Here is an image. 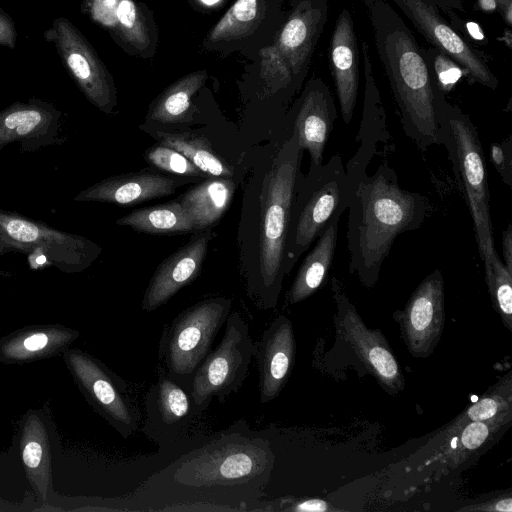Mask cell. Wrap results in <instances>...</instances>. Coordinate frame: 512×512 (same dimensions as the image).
<instances>
[{"mask_svg":"<svg viewBox=\"0 0 512 512\" xmlns=\"http://www.w3.org/2000/svg\"><path fill=\"white\" fill-rule=\"evenodd\" d=\"M376 51L400 113L402 129L419 150L442 145L440 99L422 48L387 0H363Z\"/></svg>","mask_w":512,"mask_h":512,"instance_id":"1","label":"cell"},{"mask_svg":"<svg viewBox=\"0 0 512 512\" xmlns=\"http://www.w3.org/2000/svg\"><path fill=\"white\" fill-rule=\"evenodd\" d=\"M347 209L349 272L371 288L397 236L417 230L432 205L425 195L403 189L395 171L382 163L363 178Z\"/></svg>","mask_w":512,"mask_h":512,"instance_id":"2","label":"cell"},{"mask_svg":"<svg viewBox=\"0 0 512 512\" xmlns=\"http://www.w3.org/2000/svg\"><path fill=\"white\" fill-rule=\"evenodd\" d=\"M303 150L297 134H292L280 147L268 174L260 243L259 305L275 306L284 270L285 246L291 208L298 179Z\"/></svg>","mask_w":512,"mask_h":512,"instance_id":"3","label":"cell"},{"mask_svg":"<svg viewBox=\"0 0 512 512\" xmlns=\"http://www.w3.org/2000/svg\"><path fill=\"white\" fill-rule=\"evenodd\" d=\"M442 145L448 158L459 189L468 206L479 255L485 270L497 253L490 214V192L486 172L484 151L478 130L468 115L449 103L441 101Z\"/></svg>","mask_w":512,"mask_h":512,"instance_id":"4","label":"cell"},{"mask_svg":"<svg viewBox=\"0 0 512 512\" xmlns=\"http://www.w3.org/2000/svg\"><path fill=\"white\" fill-rule=\"evenodd\" d=\"M344 180L345 169L338 153L326 164L310 166L309 173L298 179L285 246V272L308 250L332 216L344 213Z\"/></svg>","mask_w":512,"mask_h":512,"instance_id":"5","label":"cell"},{"mask_svg":"<svg viewBox=\"0 0 512 512\" xmlns=\"http://www.w3.org/2000/svg\"><path fill=\"white\" fill-rule=\"evenodd\" d=\"M230 309L231 300L209 298L187 308L172 321L160 343V354L169 376L181 384L190 383L211 351Z\"/></svg>","mask_w":512,"mask_h":512,"instance_id":"6","label":"cell"},{"mask_svg":"<svg viewBox=\"0 0 512 512\" xmlns=\"http://www.w3.org/2000/svg\"><path fill=\"white\" fill-rule=\"evenodd\" d=\"M220 343L196 369L189 383L195 405L205 409L213 397L223 402L244 382L253 358L254 342L246 321L238 312L229 313Z\"/></svg>","mask_w":512,"mask_h":512,"instance_id":"7","label":"cell"},{"mask_svg":"<svg viewBox=\"0 0 512 512\" xmlns=\"http://www.w3.org/2000/svg\"><path fill=\"white\" fill-rule=\"evenodd\" d=\"M6 251L27 253L29 261L44 255L49 264L71 273L90 266L101 248L82 236L0 209V254Z\"/></svg>","mask_w":512,"mask_h":512,"instance_id":"8","label":"cell"},{"mask_svg":"<svg viewBox=\"0 0 512 512\" xmlns=\"http://www.w3.org/2000/svg\"><path fill=\"white\" fill-rule=\"evenodd\" d=\"M272 462L273 455L260 441L236 438L199 451L175 478L190 486H237L267 475Z\"/></svg>","mask_w":512,"mask_h":512,"instance_id":"9","label":"cell"},{"mask_svg":"<svg viewBox=\"0 0 512 512\" xmlns=\"http://www.w3.org/2000/svg\"><path fill=\"white\" fill-rule=\"evenodd\" d=\"M68 369L91 406L123 437L138 426L139 411L126 383L102 362L78 349L64 351Z\"/></svg>","mask_w":512,"mask_h":512,"instance_id":"10","label":"cell"},{"mask_svg":"<svg viewBox=\"0 0 512 512\" xmlns=\"http://www.w3.org/2000/svg\"><path fill=\"white\" fill-rule=\"evenodd\" d=\"M432 47L443 52L475 82L496 90L498 80L482 57L454 30L430 0H391Z\"/></svg>","mask_w":512,"mask_h":512,"instance_id":"11","label":"cell"},{"mask_svg":"<svg viewBox=\"0 0 512 512\" xmlns=\"http://www.w3.org/2000/svg\"><path fill=\"white\" fill-rule=\"evenodd\" d=\"M331 288L337 307L338 330L352 346L364 365L392 391L403 388V377L384 336L367 328L354 305L349 301L342 283L333 276Z\"/></svg>","mask_w":512,"mask_h":512,"instance_id":"12","label":"cell"},{"mask_svg":"<svg viewBox=\"0 0 512 512\" xmlns=\"http://www.w3.org/2000/svg\"><path fill=\"white\" fill-rule=\"evenodd\" d=\"M364 97L360 128L356 137L359 144L354 155L346 163L342 207L346 210L360 182L367 175L371 160L378 153L379 145L388 146L391 138L386 113L380 98L371 66L366 43L362 42Z\"/></svg>","mask_w":512,"mask_h":512,"instance_id":"13","label":"cell"},{"mask_svg":"<svg viewBox=\"0 0 512 512\" xmlns=\"http://www.w3.org/2000/svg\"><path fill=\"white\" fill-rule=\"evenodd\" d=\"M444 315V280L440 269H435L421 281L401 313L402 334L413 356L432 352L443 330Z\"/></svg>","mask_w":512,"mask_h":512,"instance_id":"14","label":"cell"},{"mask_svg":"<svg viewBox=\"0 0 512 512\" xmlns=\"http://www.w3.org/2000/svg\"><path fill=\"white\" fill-rule=\"evenodd\" d=\"M328 19L326 0H299L274 47L282 69L295 81L302 79Z\"/></svg>","mask_w":512,"mask_h":512,"instance_id":"15","label":"cell"},{"mask_svg":"<svg viewBox=\"0 0 512 512\" xmlns=\"http://www.w3.org/2000/svg\"><path fill=\"white\" fill-rule=\"evenodd\" d=\"M336 119L337 110L329 87L321 78L311 79L296 105L292 127L300 148L310 155V166L323 163V152Z\"/></svg>","mask_w":512,"mask_h":512,"instance_id":"16","label":"cell"},{"mask_svg":"<svg viewBox=\"0 0 512 512\" xmlns=\"http://www.w3.org/2000/svg\"><path fill=\"white\" fill-rule=\"evenodd\" d=\"M59 24V46L74 78L87 98L100 110L111 113L116 105L113 81L84 39L66 21Z\"/></svg>","mask_w":512,"mask_h":512,"instance_id":"17","label":"cell"},{"mask_svg":"<svg viewBox=\"0 0 512 512\" xmlns=\"http://www.w3.org/2000/svg\"><path fill=\"white\" fill-rule=\"evenodd\" d=\"M295 356V339L290 320L280 315L254 343L259 371L260 402L275 399L284 387Z\"/></svg>","mask_w":512,"mask_h":512,"instance_id":"18","label":"cell"},{"mask_svg":"<svg viewBox=\"0 0 512 512\" xmlns=\"http://www.w3.org/2000/svg\"><path fill=\"white\" fill-rule=\"evenodd\" d=\"M210 235V230L198 235L161 262L145 290L143 310H156L197 277Z\"/></svg>","mask_w":512,"mask_h":512,"instance_id":"19","label":"cell"},{"mask_svg":"<svg viewBox=\"0 0 512 512\" xmlns=\"http://www.w3.org/2000/svg\"><path fill=\"white\" fill-rule=\"evenodd\" d=\"M352 16L347 8L339 14L330 43V68L343 121L353 118L359 89V56Z\"/></svg>","mask_w":512,"mask_h":512,"instance_id":"20","label":"cell"},{"mask_svg":"<svg viewBox=\"0 0 512 512\" xmlns=\"http://www.w3.org/2000/svg\"><path fill=\"white\" fill-rule=\"evenodd\" d=\"M56 109L40 104H15L0 112V150L12 142H20L24 151L60 143Z\"/></svg>","mask_w":512,"mask_h":512,"instance_id":"21","label":"cell"},{"mask_svg":"<svg viewBox=\"0 0 512 512\" xmlns=\"http://www.w3.org/2000/svg\"><path fill=\"white\" fill-rule=\"evenodd\" d=\"M177 182L163 174L140 171L104 179L80 192L74 200L134 205L175 193Z\"/></svg>","mask_w":512,"mask_h":512,"instance_id":"22","label":"cell"},{"mask_svg":"<svg viewBox=\"0 0 512 512\" xmlns=\"http://www.w3.org/2000/svg\"><path fill=\"white\" fill-rule=\"evenodd\" d=\"M78 332L59 326H34L14 332L0 341V360L24 363L64 351Z\"/></svg>","mask_w":512,"mask_h":512,"instance_id":"23","label":"cell"},{"mask_svg":"<svg viewBox=\"0 0 512 512\" xmlns=\"http://www.w3.org/2000/svg\"><path fill=\"white\" fill-rule=\"evenodd\" d=\"M340 214H335L317 238L316 244L303 260L287 293L289 304H296L314 294L325 282L333 263Z\"/></svg>","mask_w":512,"mask_h":512,"instance_id":"24","label":"cell"},{"mask_svg":"<svg viewBox=\"0 0 512 512\" xmlns=\"http://www.w3.org/2000/svg\"><path fill=\"white\" fill-rule=\"evenodd\" d=\"M20 451L27 478L42 500L51 487V447L40 415L30 411L21 426Z\"/></svg>","mask_w":512,"mask_h":512,"instance_id":"25","label":"cell"},{"mask_svg":"<svg viewBox=\"0 0 512 512\" xmlns=\"http://www.w3.org/2000/svg\"><path fill=\"white\" fill-rule=\"evenodd\" d=\"M192 397L181 383L161 374L147 396L149 424L157 431L175 432L188 423L193 414Z\"/></svg>","mask_w":512,"mask_h":512,"instance_id":"26","label":"cell"},{"mask_svg":"<svg viewBox=\"0 0 512 512\" xmlns=\"http://www.w3.org/2000/svg\"><path fill=\"white\" fill-rule=\"evenodd\" d=\"M235 184L231 177H211L192 187L177 200L188 214L195 230L205 229L225 213Z\"/></svg>","mask_w":512,"mask_h":512,"instance_id":"27","label":"cell"},{"mask_svg":"<svg viewBox=\"0 0 512 512\" xmlns=\"http://www.w3.org/2000/svg\"><path fill=\"white\" fill-rule=\"evenodd\" d=\"M116 223L150 234L184 233L195 230L178 200L133 210L119 218Z\"/></svg>","mask_w":512,"mask_h":512,"instance_id":"28","label":"cell"},{"mask_svg":"<svg viewBox=\"0 0 512 512\" xmlns=\"http://www.w3.org/2000/svg\"><path fill=\"white\" fill-rule=\"evenodd\" d=\"M206 78V71H197L174 82L158 97L147 118L165 124L186 120L191 98L204 85Z\"/></svg>","mask_w":512,"mask_h":512,"instance_id":"29","label":"cell"},{"mask_svg":"<svg viewBox=\"0 0 512 512\" xmlns=\"http://www.w3.org/2000/svg\"><path fill=\"white\" fill-rule=\"evenodd\" d=\"M159 142L182 153L197 168L211 177H231L232 168L226 164L204 137L187 133H157Z\"/></svg>","mask_w":512,"mask_h":512,"instance_id":"30","label":"cell"},{"mask_svg":"<svg viewBox=\"0 0 512 512\" xmlns=\"http://www.w3.org/2000/svg\"><path fill=\"white\" fill-rule=\"evenodd\" d=\"M262 0H237L210 31L208 42H227L244 37L258 24Z\"/></svg>","mask_w":512,"mask_h":512,"instance_id":"31","label":"cell"},{"mask_svg":"<svg viewBox=\"0 0 512 512\" xmlns=\"http://www.w3.org/2000/svg\"><path fill=\"white\" fill-rule=\"evenodd\" d=\"M485 277L494 308L503 323L511 329L512 272L506 268L498 253L492 258L490 267L485 270Z\"/></svg>","mask_w":512,"mask_h":512,"instance_id":"32","label":"cell"},{"mask_svg":"<svg viewBox=\"0 0 512 512\" xmlns=\"http://www.w3.org/2000/svg\"><path fill=\"white\" fill-rule=\"evenodd\" d=\"M121 37L136 50L145 49L149 36L145 18L133 0H119L115 11L114 25Z\"/></svg>","mask_w":512,"mask_h":512,"instance_id":"33","label":"cell"},{"mask_svg":"<svg viewBox=\"0 0 512 512\" xmlns=\"http://www.w3.org/2000/svg\"><path fill=\"white\" fill-rule=\"evenodd\" d=\"M145 159L152 166L168 173L192 177L208 176L182 153L161 143L149 148L145 152Z\"/></svg>","mask_w":512,"mask_h":512,"instance_id":"34","label":"cell"},{"mask_svg":"<svg viewBox=\"0 0 512 512\" xmlns=\"http://www.w3.org/2000/svg\"><path fill=\"white\" fill-rule=\"evenodd\" d=\"M427 66L436 85L444 93H448L467 74L452 58L434 47L422 48Z\"/></svg>","mask_w":512,"mask_h":512,"instance_id":"35","label":"cell"},{"mask_svg":"<svg viewBox=\"0 0 512 512\" xmlns=\"http://www.w3.org/2000/svg\"><path fill=\"white\" fill-rule=\"evenodd\" d=\"M490 161L504 184L512 188V135L491 144Z\"/></svg>","mask_w":512,"mask_h":512,"instance_id":"36","label":"cell"},{"mask_svg":"<svg viewBox=\"0 0 512 512\" xmlns=\"http://www.w3.org/2000/svg\"><path fill=\"white\" fill-rule=\"evenodd\" d=\"M490 434V428L485 421H471L462 434L461 443L468 450L481 447Z\"/></svg>","mask_w":512,"mask_h":512,"instance_id":"37","label":"cell"},{"mask_svg":"<svg viewBox=\"0 0 512 512\" xmlns=\"http://www.w3.org/2000/svg\"><path fill=\"white\" fill-rule=\"evenodd\" d=\"M500 408L498 400L494 397H485L474 403L467 411L471 421H487L493 418Z\"/></svg>","mask_w":512,"mask_h":512,"instance_id":"38","label":"cell"},{"mask_svg":"<svg viewBox=\"0 0 512 512\" xmlns=\"http://www.w3.org/2000/svg\"><path fill=\"white\" fill-rule=\"evenodd\" d=\"M502 250L504 265L512 272V224L509 222L506 229L502 232Z\"/></svg>","mask_w":512,"mask_h":512,"instance_id":"39","label":"cell"},{"mask_svg":"<svg viewBox=\"0 0 512 512\" xmlns=\"http://www.w3.org/2000/svg\"><path fill=\"white\" fill-rule=\"evenodd\" d=\"M466 510H482V511H499V512H511L512 511V499L510 496L497 499L493 502L483 504L479 507L466 508Z\"/></svg>","mask_w":512,"mask_h":512,"instance_id":"40","label":"cell"},{"mask_svg":"<svg viewBox=\"0 0 512 512\" xmlns=\"http://www.w3.org/2000/svg\"><path fill=\"white\" fill-rule=\"evenodd\" d=\"M291 509L293 511H298V512H304V511L323 512V511H327L328 507H327L326 502H324L322 500H318V499H312V500L300 502V503L296 504Z\"/></svg>","mask_w":512,"mask_h":512,"instance_id":"41","label":"cell"},{"mask_svg":"<svg viewBox=\"0 0 512 512\" xmlns=\"http://www.w3.org/2000/svg\"><path fill=\"white\" fill-rule=\"evenodd\" d=\"M438 9L443 10L445 13H452L455 11H464V4L462 0H430Z\"/></svg>","mask_w":512,"mask_h":512,"instance_id":"42","label":"cell"},{"mask_svg":"<svg viewBox=\"0 0 512 512\" xmlns=\"http://www.w3.org/2000/svg\"><path fill=\"white\" fill-rule=\"evenodd\" d=\"M13 29L7 19L0 15V43L8 44L12 40Z\"/></svg>","mask_w":512,"mask_h":512,"instance_id":"43","label":"cell"},{"mask_svg":"<svg viewBox=\"0 0 512 512\" xmlns=\"http://www.w3.org/2000/svg\"><path fill=\"white\" fill-rule=\"evenodd\" d=\"M497 8H499L504 20L508 25L512 23V0H496Z\"/></svg>","mask_w":512,"mask_h":512,"instance_id":"44","label":"cell"},{"mask_svg":"<svg viewBox=\"0 0 512 512\" xmlns=\"http://www.w3.org/2000/svg\"><path fill=\"white\" fill-rule=\"evenodd\" d=\"M466 27H467V30H468L469 34L474 39H476V40H483L484 39V35H483L480 27L478 26V24H476L474 22H467Z\"/></svg>","mask_w":512,"mask_h":512,"instance_id":"45","label":"cell"},{"mask_svg":"<svg viewBox=\"0 0 512 512\" xmlns=\"http://www.w3.org/2000/svg\"><path fill=\"white\" fill-rule=\"evenodd\" d=\"M479 7L485 12H491L497 9L496 0H478Z\"/></svg>","mask_w":512,"mask_h":512,"instance_id":"46","label":"cell"},{"mask_svg":"<svg viewBox=\"0 0 512 512\" xmlns=\"http://www.w3.org/2000/svg\"><path fill=\"white\" fill-rule=\"evenodd\" d=\"M195 3L199 4V5H205V6H214L216 4H218L219 2L223 1V0H193Z\"/></svg>","mask_w":512,"mask_h":512,"instance_id":"47","label":"cell"}]
</instances>
